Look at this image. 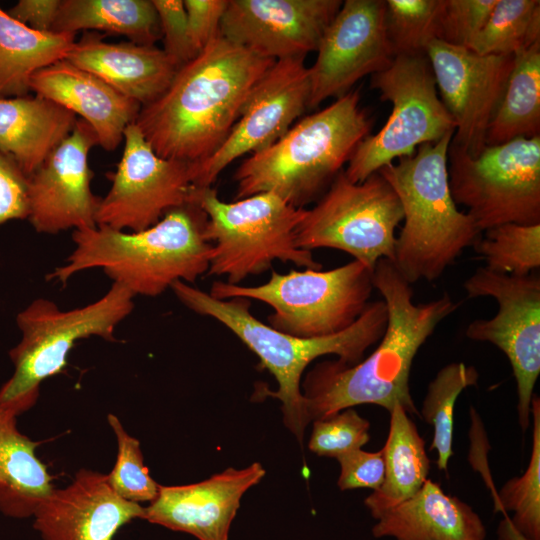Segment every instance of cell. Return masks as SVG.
<instances>
[{
    "label": "cell",
    "mask_w": 540,
    "mask_h": 540,
    "mask_svg": "<svg viewBox=\"0 0 540 540\" xmlns=\"http://www.w3.org/2000/svg\"><path fill=\"white\" fill-rule=\"evenodd\" d=\"M403 218L397 194L379 172L353 183L341 171L317 204L306 209L297 244L308 251H343L373 272L379 260L394 261L395 230Z\"/></svg>",
    "instance_id": "cell-12"
},
{
    "label": "cell",
    "mask_w": 540,
    "mask_h": 540,
    "mask_svg": "<svg viewBox=\"0 0 540 540\" xmlns=\"http://www.w3.org/2000/svg\"><path fill=\"white\" fill-rule=\"evenodd\" d=\"M539 41V0H497L469 49L479 55L514 56Z\"/></svg>",
    "instance_id": "cell-31"
},
{
    "label": "cell",
    "mask_w": 540,
    "mask_h": 540,
    "mask_svg": "<svg viewBox=\"0 0 540 540\" xmlns=\"http://www.w3.org/2000/svg\"><path fill=\"white\" fill-rule=\"evenodd\" d=\"M340 0H229L220 35L272 59L305 58L339 11Z\"/></svg>",
    "instance_id": "cell-19"
},
{
    "label": "cell",
    "mask_w": 540,
    "mask_h": 540,
    "mask_svg": "<svg viewBox=\"0 0 540 540\" xmlns=\"http://www.w3.org/2000/svg\"><path fill=\"white\" fill-rule=\"evenodd\" d=\"M80 30L120 34L142 45L162 39L152 0H61L51 31L76 34Z\"/></svg>",
    "instance_id": "cell-29"
},
{
    "label": "cell",
    "mask_w": 540,
    "mask_h": 540,
    "mask_svg": "<svg viewBox=\"0 0 540 540\" xmlns=\"http://www.w3.org/2000/svg\"><path fill=\"white\" fill-rule=\"evenodd\" d=\"M205 222L193 202L142 231L74 230L73 251L47 278L65 284L75 274L99 268L134 296H158L176 281L191 284L208 272L211 244L204 237Z\"/></svg>",
    "instance_id": "cell-3"
},
{
    "label": "cell",
    "mask_w": 540,
    "mask_h": 540,
    "mask_svg": "<svg viewBox=\"0 0 540 540\" xmlns=\"http://www.w3.org/2000/svg\"><path fill=\"white\" fill-rule=\"evenodd\" d=\"M359 89L299 120L271 145L246 158L235 173V200L272 192L296 208L327 190L372 122Z\"/></svg>",
    "instance_id": "cell-6"
},
{
    "label": "cell",
    "mask_w": 540,
    "mask_h": 540,
    "mask_svg": "<svg viewBox=\"0 0 540 540\" xmlns=\"http://www.w3.org/2000/svg\"><path fill=\"white\" fill-rule=\"evenodd\" d=\"M384 12L383 0L342 3L321 37L314 64L308 67V108L346 95L364 76L389 67L394 55L386 37Z\"/></svg>",
    "instance_id": "cell-17"
},
{
    "label": "cell",
    "mask_w": 540,
    "mask_h": 540,
    "mask_svg": "<svg viewBox=\"0 0 540 540\" xmlns=\"http://www.w3.org/2000/svg\"><path fill=\"white\" fill-rule=\"evenodd\" d=\"M98 145L92 127L78 118L69 136L28 178V217L39 233L97 226L101 197L91 190L88 155Z\"/></svg>",
    "instance_id": "cell-18"
},
{
    "label": "cell",
    "mask_w": 540,
    "mask_h": 540,
    "mask_svg": "<svg viewBox=\"0 0 540 540\" xmlns=\"http://www.w3.org/2000/svg\"><path fill=\"white\" fill-rule=\"evenodd\" d=\"M372 282L387 307L385 332L376 349L360 362L348 365L338 359L325 360L307 372L301 392L310 421L360 404H375L389 412L400 405L408 414L420 416L409 386L413 360L459 304L447 293L415 304L412 284L388 259L378 261Z\"/></svg>",
    "instance_id": "cell-1"
},
{
    "label": "cell",
    "mask_w": 540,
    "mask_h": 540,
    "mask_svg": "<svg viewBox=\"0 0 540 540\" xmlns=\"http://www.w3.org/2000/svg\"><path fill=\"white\" fill-rule=\"evenodd\" d=\"M61 0H20L7 13L31 29L51 31Z\"/></svg>",
    "instance_id": "cell-43"
},
{
    "label": "cell",
    "mask_w": 540,
    "mask_h": 540,
    "mask_svg": "<svg viewBox=\"0 0 540 540\" xmlns=\"http://www.w3.org/2000/svg\"><path fill=\"white\" fill-rule=\"evenodd\" d=\"M497 0H443L439 40L469 49Z\"/></svg>",
    "instance_id": "cell-38"
},
{
    "label": "cell",
    "mask_w": 540,
    "mask_h": 540,
    "mask_svg": "<svg viewBox=\"0 0 540 540\" xmlns=\"http://www.w3.org/2000/svg\"><path fill=\"white\" fill-rule=\"evenodd\" d=\"M30 91L72 112L94 130L98 145L115 150L126 127L135 122L141 109L102 79L66 59L35 73Z\"/></svg>",
    "instance_id": "cell-22"
},
{
    "label": "cell",
    "mask_w": 540,
    "mask_h": 540,
    "mask_svg": "<svg viewBox=\"0 0 540 540\" xmlns=\"http://www.w3.org/2000/svg\"><path fill=\"white\" fill-rule=\"evenodd\" d=\"M274 62L219 34L177 69L167 89L141 107L134 123L160 157L198 165L224 143Z\"/></svg>",
    "instance_id": "cell-2"
},
{
    "label": "cell",
    "mask_w": 540,
    "mask_h": 540,
    "mask_svg": "<svg viewBox=\"0 0 540 540\" xmlns=\"http://www.w3.org/2000/svg\"><path fill=\"white\" fill-rule=\"evenodd\" d=\"M497 535L498 540H531L515 528L508 515H504L499 523Z\"/></svg>",
    "instance_id": "cell-44"
},
{
    "label": "cell",
    "mask_w": 540,
    "mask_h": 540,
    "mask_svg": "<svg viewBox=\"0 0 540 540\" xmlns=\"http://www.w3.org/2000/svg\"><path fill=\"white\" fill-rule=\"evenodd\" d=\"M468 298L492 297L498 311L490 319L472 321L467 338L489 342L508 358L517 384L518 420L530 424L531 400L540 374V277L497 273L479 267L463 284Z\"/></svg>",
    "instance_id": "cell-13"
},
{
    "label": "cell",
    "mask_w": 540,
    "mask_h": 540,
    "mask_svg": "<svg viewBox=\"0 0 540 540\" xmlns=\"http://www.w3.org/2000/svg\"><path fill=\"white\" fill-rule=\"evenodd\" d=\"M448 177L455 203L481 232L540 224V136L486 146L475 158L450 143Z\"/></svg>",
    "instance_id": "cell-11"
},
{
    "label": "cell",
    "mask_w": 540,
    "mask_h": 540,
    "mask_svg": "<svg viewBox=\"0 0 540 540\" xmlns=\"http://www.w3.org/2000/svg\"><path fill=\"white\" fill-rule=\"evenodd\" d=\"M429 59L441 101L455 122L451 143L477 157L502 98L514 56L479 55L440 40L432 41Z\"/></svg>",
    "instance_id": "cell-16"
},
{
    "label": "cell",
    "mask_w": 540,
    "mask_h": 540,
    "mask_svg": "<svg viewBox=\"0 0 540 540\" xmlns=\"http://www.w3.org/2000/svg\"><path fill=\"white\" fill-rule=\"evenodd\" d=\"M19 415L0 404V511L24 519L33 516L54 486L52 476L36 455L38 442L17 428Z\"/></svg>",
    "instance_id": "cell-26"
},
{
    "label": "cell",
    "mask_w": 540,
    "mask_h": 540,
    "mask_svg": "<svg viewBox=\"0 0 540 540\" xmlns=\"http://www.w3.org/2000/svg\"><path fill=\"white\" fill-rule=\"evenodd\" d=\"M264 475L263 466L255 462L194 484L160 485L157 497L145 507L143 519L198 540H228L242 496Z\"/></svg>",
    "instance_id": "cell-20"
},
{
    "label": "cell",
    "mask_w": 540,
    "mask_h": 540,
    "mask_svg": "<svg viewBox=\"0 0 540 540\" xmlns=\"http://www.w3.org/2000/svg\"><path fill=\"white\" fill-rule=\"evenodd\" d=\"M144 511L116 494L106 474L81 469L66 487H54L32 517L43 540H113L121 527L143 519Z\"/></svg>",
    "instance_id": "cell-21"
},
{
    "label": "cell",
    "mask_w": 540,
    "mask_h": 540,
    "mask_svg": "<svg viewBox=\"0 0 540 540\" xmlns=\"http://www.w3.org/2000/svg\"><path fill=\"white\" fill-rule=\"evenodd\" d=\"M340 464L338 486L341 490L379 489L384 481L385 462L382 450L355 449L336 457Z\"/></svg>",
    "instance_id": "cell-40"
},
{
    "label": "cell",
    "mask_w": 540,
    "mask_h": 540,
    "mask_svg": "<svg viewBox=\"0 0 540 540\" xmlns=\"http://www.w3.org/2000/svg\"><path fill=\"white\" fill-rule=\"evenodd\" d=\"M474 246L489 270L525 276L540 267V224H502L486 230Z\"/></svg>",
    "instance_id": "cell-34"
},
{
    "label": "cell",
    "mask_w": 540,
    "mask_h": 540,
    "mask_svg": "<svg viewBox=\"0 0 540 540\" xmlns=\"http://www.w3.org/2000/svg\"><path fill=\"white\" fill-rule=\"evenodd\" d=\"M370 85L382 101L391 103L392 111L384 126L365 137L348 161L343 172L353 183L455 131L426 54L395 56L389 67L372 75Z\"/></svg>",
    "instance_id": "cell-10"
},
{
    "label": "cell",
    "mask_w": 540,
    "mask_h": 540,
    "mask_svg": "<svg viewBox=\"0 0 540 540\" xmlns=\"http://www.w3.org/2000/svg\"><path fill=\"white\" fill-rule=\"evenodd\" d=\"M134 297L113 283L98 300L70 310L46 298L33 300L16 317L21 339L9 351L14 372L0 388V404L19 414L34 406L41 383L62 372L77 341L115 340L116 327L134 309Z\"/></svg>",
    "instance_id": "cell-8"
},
{
    "label": "cell",
    "mask_w": 540,
    "mask_h": 540,
    "mask_svg": "<svg viewBox=\"0 0 540 540\" xmlns=\"http://www.w3.org/2000/svg\"><path fill=\"white\" fill-rule=\"evenodd\" d=\"M77 119L37 95L0 97V151L29 178L69 136Z\"/></svg>",
    "instance_id": "cell-25"
},
{
    "label": "cell",
    "mask_w": 540,
    "mask_h": 540,
    "mask_svg": "<svg viewBox=\"0 0 540 540\" xmlns=\"http://www.w3.org/2000/svg\"><path fill=\"white\" fill-rule=\"evenodd\" d=\"M533 419L532 451L526 471L520 477L508 480L494 495L495 509L508 515L523 535L540 540V399L532 397Z\"/></svg>",
    "instance_id": "cell-33"
},
{
    "label": "cell",
    "mask_w": 540,
    "mask_h": 540,
    "mask_svg": "<svg viewBox=\"0 0 540 540\" xmlns=\"http://www.w3.org/2000/svg\"><path fill=\"white\" fill-rule=\"evenodd\" d=\"M372 271L353 260L330 270L271 272L257 286L213 282L210 292L217 299L246 298L269 305L268 325L300 338H320L349 328L370 303Z\"/></svg>",
    "instance_id": "cell-9"
},
{
    "label": "cell",
    "mask_w": 540,
    "mask_h": 540,
    "mask_svg": "<svg viewBox=\"0 0 540 540\" xmlns=\"http://www.w3.org/2000/svg\"><path fill=\"white\" fill-rule=\"evenodd\" d=\"M229 0H184L188 33L196 56L220 34Z\"/></svg>",
    "instance_id": "cell-41"
},
{
    "label": "cell",
    "mask_w": 540,
    "mask_h": 540,
    "mask_svg": "<svg viewBox=\"0 0 540 540\" xmlns=\"http://www.w3.org/2000/svg\"><path fill=\"white\" fill-rule=\"evenodd\" d=\"M442 7L443 0L385 1V32L394 57L426 54L439 40Z\"/></svg>",
    "instance_id": "cell-35"
},
{
    "label": "cell",
    "mask_w": 540,
    "mask_h": 540,
    "mask_svg": "<svg viewBox=\"0 0 540 540\" xmlns=\"http://www.w3.org/2000/svg\"><path fill=\"white\" fill-rule=\"evenodd\" d=\"M372 528L376 538L396 540H485L479 515L465 502L427 479L409 499L382 513Z\"/></svg>",
    "instance_id": "cell-24"
},
{
    "label": "cell",
    "mask_w": 540,
    "mask_h": 540,
    "mask_svg": "<svg viewBox=\"0 0 540 540\" xmlns=\"http://www.w3.org/2000/svg\"><path fill=\"white\" fill-rule=\"evenodd\" d=\"M28 178L0 151V224L28 217Z\"/></svg>",
    "instance_id": "cell-42"
},
{
    "label": "cell",
    "mask_w": 540,
    "mask_h": 540,
    "mask_svg": "<svg viewBox=\"0 0 540 540\" xmlns=\"http://www.w3.org/2000/svg\"><path fill=\"white\" fill-rule=\"evenodd\" d=\"M479 373L474 366L463 362L450 363L430 382L419 414L433 426V440L429 450L437 451V467L447 471L453 455L454 409L458 396L467 387L477 384Z\"/></svg>",
    "instance_id": "cell-32"
},
{
    "label": "cell",
    "mask_w": 540,
    "mask_h": 540,
    "mask_svg": "<svg viewBox=\"0 0 540 540\" xmlns=\"http://www.w3.org/2000/svg\"><path fill=\"white\" fill-rule=\"evenodd\" d=\"M309 98L304 58L276 60L254 87L224 143L207 160L190 166L194 187H211L233 161L278 140L308 108Z\"/></svg>",
    "instance_id": "cell-15"
},
{
    "label": "cell",
    "mask_w": 540,
    "mask_h": 540,
    "mask_svg": "<svg viewBox=\"0 0 540 540\" xmlns=\"http://www.w3.org/2000/svg\"><path fill=\"white\" fill-rule=\"evenodd\" d=\"M454 133L418 146L378 172L397 194L404 224L396 237L394 265L410 284L439 279L481 231L457 208L449 186L448 149Z\"/></svg>",
    "instance_id": "cell-5"
},
{
    "label": "cell",
    "mask_w": 540,
    "mask_h": 540,
    "mask_svg": "<svg viewBox=\"0 0 540 540\" xmlns=\"http://www.w3.org/2000/svg\"><path fill=\"white\" fill-rule=\"evenodd\" d=\"M123 140L111 188L99 203L97 226L142 231L171 210L193 203L190 165L157 155L135 123L126 127Z\"/></svg>",
    "instance_id": "cell-14"
},
{
    "label": "cell",
    "mask_w": 540,
    "mask_h": 540,
    "mask_svg": "<svg viewBox=\"0 0 540 540\" xmlns=\"http://www.w3.org/2000/svg\"><path fill=\"white\" fill-rule=\"evenodd\" d=\"M75 35L31 29L0 7V97L28 95L32 76L65 59Z\"/></svg>",
    "instance_id": "cell-28"
},
{
    "label": "cell",
    "mask_w": 540,
    "mask_h": 540,
    "mask_svg": "<svg viewBox=\"0 0 540 540\" xmlns=\"http://www.w3.org/2000/svg\"><path fill=\"white\" fill-rule=\"evenodd\" d=\"M381 450L385 462L384 481L364 501L375 519L413 496L428 479L430 471L425 442L400 405L390 411L389 433Z\"/></svg>",
    "instance_id": "cell-27"
},
{
    "label": "cell",
    "mask_w": 540,
    "mask_h": 540,
    "mask_svg": "<svg viewBox=\"0 0 540 540\" xmlns=\"http://www.w3.org/2000/svg\"><path fill=\"white\" fill-rule=\"evenodd\" d=\"M107 420L117 440V457L107 481L123 499L141 503L152 502L158 495L160 485L151 477L144 464L140 442L129 435L114 414Z\"/></svg>",
    "instance_id": "cell-36"
},
{
    "label": "cell",
    "mask_w": 540,
    "mask_h": 540,
    "mask_svg": "<svg viewBox=\"0 0 540 540\" xmlns=\"http://www.w3.org/2000/svg\"><path fill=\"white\" fill-rule=\"evenodd\" d=\"M369 429V421L348 408L314 420L308 447L318 456L336 458L367 444L370 440Z\"/></svg>",
    "instance_id": "cell-37"
},
{
    "label": "cell",
    "mask_w": 540,
    "mask_h": 540,
    "mask_svg": "<svg viewBox=\"0 0 540 540\" xmlns=\"http://www.w3.org/2000/svg\"><path fill=\"white\" fill-rule=\"evenodd\" d=\"M540 136V41L514 55L502 98L486 132V146Z\"/></svg>",
    "instance_id": "cell-30"
},
{
    "label": "cell",
    "mask_w": 540,
    "mask_h": 540,
    "mask_svg": "<svg viewBox=\"0 0 540 540\" xmlns=\"http://www.w3.org/2000/svg\"><path fill=\"white\" fill-rule=\"evenodd\" d=\"M193 202L206 216L204 237L211 244L208 275L225 276L227 283L239 285L271 269L276 260L321 269L312 252L297 244V228L306 209L272 192L224 202L212 186L195 187Z\"/></svg>",
    "instance_id": "cell-7"
},
{
    "label": "cell",
    "mask_w": 540,
    "mask_h": 540,
    "mask_svg": "<svg viewBox=\"0 0 540 540\" xmlns=\"http://www.w3.org/2000/svg\"><path fill=\"white\" fill-rule=\"evenodd\" d=\"M152 3L160 22L162 50L179 69L196 57L189 38L183 0H152Z\"/></svg>",
    "instance_id": "cell-39"
},
{
    "label": "cell",
    "mask_w": 540,
    "mask_h": 540,
    "mask_svg": "<svg viewBox=\"0 0 540 540\" xmlns=\"http://www.w3.org/2000/svg\"><path fill=\"white\" fill-rule=\"evenodd\" d=\"M171 289L188 309L220 322L259 358L261 366L278 383V389L266 392V395L282 402L284 424L299 441L310 422L301 392L305 369L324 355H336L339 361L348 365L360 362L365 351L379 342L388 320L386 304L379 300L369 303L361 316L339 334L300 338L259 321L250 312L249 299H217L183 281H176Z\"/></svg>",
    "instance_id": "cell-4"
},
{
    "label": "cell",
    "mask_w": 540,
    "mask_h": 540,
    "mask_svg": "<svg viewBox=\"0 0 540 540\" xmlns=\"http://www.w3.org/2000/svg\"><path fill=\"white\" fill-rule=\"evenodd\" d=\"M102 79L125 97L145 106L169 86L177 69L155 45L109 43L85 33L65 58Z\"/></svg>",
    "instance_id": "cell-23"
}]
</instances>
